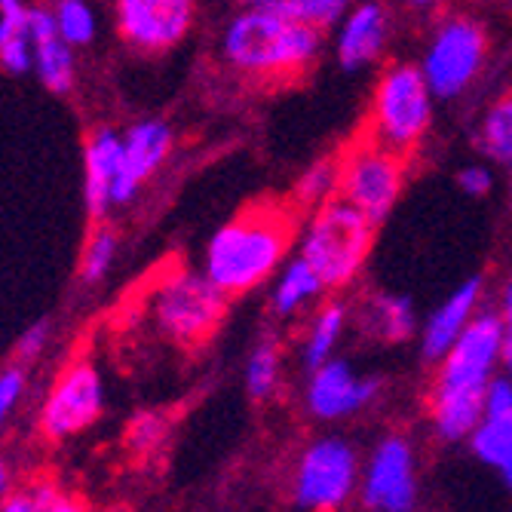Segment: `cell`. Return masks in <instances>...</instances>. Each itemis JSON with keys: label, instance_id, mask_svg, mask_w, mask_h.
<instances>
[{"label": "cell", "instance_id": "obj_14", "mask_svg": "<svg viewBox=\"0 0 512 512\" xmlns=\"http://www.w3.org/2000/svg\"><path fill=\"white\" fill-rule=\"evenodd\" d=\"M172 148V132L163 120H142L123 135V163L114 188V203H129L135 191L160 169Z\"/></svg>", "mask_w": 512, "mask_h": 512}, {"label": "cell", "instance_id": "obj_40", "mask_svg": "<svg viewBox=\"0 0 512 512\" xmlns=\"http://www.w3.org/2000/svg\"><path fill=\"white\" fill-rule=\"evenodd\" d=\"M411 4H414V7H433L436 0H411Z\"/></svg>", "mask_w": 512, "mask_h": 512}, {"label": "cell", "instance_id": "obj_6", "mask_svg": "<svg viewBox=\"0 0 512 512\" xmlns=\"http://www.w3.org/2000/svg\"><path fill=\"white\" fill-rule=\"evenodd\" d=\"M359 482L362 467L356 448L341 436H322L301 451L292 494L304 512H338L356 494Z\"/></svg>", "mask_w": 512, "mask_h": 512}, {"label": "cell", "instance_id": "obj_29", "mask_svg": "<svg viewBox=\"0 0 512 512\" xmlns=\"http://www.w3.org/2000/svg\"><path fill=\"white\" fill-rule=\"evenodd\" d=\"M114 255H117L114 230H108V227L96 230V237L89 240L86 255H83V279H86V283H96V279H102L108 273V267L114 264Z\"/></svg>", "mask_w": 512, "mask_h": 512}, {"label": "cell", "instance_id": "obj_31", "mask_svg": "<svg viewBox=\"0 0 512 512\" xmlns=\"http://www.w3.org/2000/svg\"><path fill=\"white\" fill-rule=\"evenodd\" d=\"M22 390H25V371L22 368H7L4 375H0V424L7 421V414L19 402Z\"/></svg>", "mask_w": 512, "mask_h": 512}, {"label": "cell", "instance_id": "obj_10", "mask_svg": "<svg viewBox=\"0 0 512 512\" xmlns=\"http://www.w3.org/2000/svg\"><path fill=\"white\" fill-rule=\"evenodd\" d=\"M359 497L368 512H414L417 506V457L405 436H384L371 448Z\"/></svg>", "mask_w": 512, "mask_h": 512}, {"label": "cell", "instance_id": "obj_3", "mask_svg": "<svg viewBox=\"0 0 512 512\" xmlns=\"http://www.w3.org/2000/svg\"><path fill=\"white\" fill-rule=\"evenodd\" d=\"M375 227L353 203L332 197L316 206L301 237V255L322 276L325 289L350 286L368 261Z\"/></svg>", "mask_w": 512, "mask_h": 512}, {"label": "cell", "instance_id": "obj_21", "mask_svg": "<svg viewBox=\"0 0 512 512\" xmlns=\"http://www.w3.org/2000/svg\"><path fill=\"white\" fill-rule=\"evenodd\" d=\"M414 307L405 295H375L365 307L362 325L371 338L402 344L414 335Z\"/></svg>", "mask_w": 512, "mask_h": 512}, {"label": "cell", "instance_id": "obj_34", "mask_svg": "<svg viewBox=\"0 0 512 512\" xmlns=\"http://www.w3.org/2000/svg\"><path fill=\"white\" fill-rule=\"evenodd\" d=\"M46 338H50V325H46V322L31 325V329L19 338V347H16L19 359H34L46 347Z\"/></svg>", "mask_w": 512, "mask_h": 512}, {"label": "cell", "instance_id": "obj_23", "mask_svg": "<svg viewBox=\"0 0 512 512\" xmlns=\"http://www.w3.org/2000/svg\"><path fill=\"white\" fill-rule=\"evenodd\" d=\"M344 325H347V307L332 301V304H322L319 313L313 316L310 322V332L304 338V365L307 371L319 368L322 362H329L332 359V350L344 332Z\"/></svg>", "mask_w": 512, "mask_h": 512}, {"label": "cell", "instance_id": "obj_38", "mask_svg": "<svg viewBox=\"0 0 512 512\" xmlns=\"http://www.w3.org/2000/svg\"><path fill=\"white\" fill-rule=\"evenodd\" d=\"M503 371L512 378V329H506V344H503Z\"/></svg>", "mask_w": 512, "mask_h": 512}, {"label": "cell", "instance_id": "obj_22", "mask_svg": "<svg viewBox=\"0 0 512 512\" xmlns=\"http://www.w3.org/2000/svg\"><path fill=\"white\" fill-rule=\"evenodd\" d=\"M470 448L512 491V421H494V417H485V421L476 427V433L470 436Z\"/></svg>", "mask_w": 512, "mask_h": 512}, {"label": "cell", "instance_id": "obj_26", "mask_svg": "<svg viewBox=\"0 0 512 512\" xmlns=\"http://www.w3.org/2000/svg\"><path fill=\"white\" fill-rule=\"evenodd\" d=\"M335 191H338V154L329 157V160H319L316 166H310L307 175H301L292 200L301 209H310V206H322L325 200H332Z\"/></svg>", "mask_w": 512, "mask_h": 512}, {"label": "cell", "instance_id": "obj_4", "mask_svg": "<svg viewBox=\"0 0 512 512\" xmlns=\"http://www.w3.org/2000/svg\"><path fill=\"white\" fill-rule=\"evenodd\" d=\"M433 99L436 96L424 71L408 62H396L381 74L375 86L365 132L387 151L408 160L430 129Z\"/></svg>", "mask_w": 512, "mask_h": 512}, {"label": "cell", "instance_id": "obj_2", "mask_svg": "<svg viewBox=\"0 0 512 512\" xmlns=\"http://www.w3.org/2000/svg\"><path fill=\"white\" fill-rule=\"evenodd\" d=\"M221 53L249 77L292 80L316 62L319 28L286 16L270 0H264V4H252L237 19H230Z\"/></svg>", "mask_w": 512, "mask_h": 512}, {"label": "cell", "instance_id": "obj_7", "mask_svg": "<svg viewBox=\"0 0 512 512\" xmlns=\"http://www.w3.org/2000/svg\"><path fill=\"white\" fill-rule=\"evenodd\" d=\"M503 344H506V322L500 310H479L473 322L463 329L454 347L439 362V375L430 393L445 396H479L494 378V371L503 365Z\"/></svg>", "mask_w": 512, "mask_h": 512}, {"label": "cell", "instance_id": "obj_12", "mask_svg": "<svg viewBox=\"0 0 512 512\" xmlns=\"http://www.w3.org/2000/svg\"><path fill=\"white\" fill-rule=\"evenodd\" d=\"M194 25V0H117V28L135 50H172Z\"/></svg>", "mask_w": 512, "mask_h": 512}, {"label": "cell", "instance_id": "obj_18", "mask_svg": "<svg viewBox=\"0 0 512 512\" xmlns=\"http://www.w3.org/2000/svg\"><path fill=\"white\" fill-rule=\"evenodd\" d=\"M31 53H34V68L43 80L46 89L53 92H68L74 83V56L71 43L62 37L56 16L50 13H31Z\"/></svg>", "mask_w": 512, "mask_h": 512}, {"label": "cell", "instance_id": "obj_39", "mask_svg": "<svg viewBox=\"0 0 512 512\" xmlns=\"http://www.w3.org/2000/svg\"><path fill=\"white\" fill-rule=\"evenodd\" d=\"M7 494H10V470H7V463L0 460V503H4Z\"/></svg>", "mask_w": 512, "mask_h": 512}, {"label": "cell", "instance_id": "obj_9", "mask_svg": "<svg viewBox=\"0 0 512 512\" xmlns=\"http://www.w3.org/2000/svg\"><path fill=\"white\" fill-rule=\"evenodd\" d=\"M488 56V34L470 16L445 19L424 53L421 71L436 99H454L467 89Z\"/></svg>", "mask_w": 512, "mask_h": 512}, {"label": "cell", "instance_id": "obj_17", "mask_svg": "<svg viewBox=\"0 0 512 512\" xmlns=\"http://www.w3.org/2000/svg\"><path fill=\"white\" fill-rule=\"evenodd\" d=\"M123 163V138L102 129L86 145V209L92 218H102L114 203V188Z\"/></svg>", "mask_w": 512, "mask_h": 512}, {"label": "cell", "instance_id": "obj_30", "mask_svg": "<svg viewBox=\"0 0 512 512\" xmlns=\"http://www.w3.org/2000/svg\"><path fill=\"white\" fill-rule=\"evenodd\" d=\"M485 417L494 421H512V378H491L485 390Z\"/></svg>", "mask_w": 512, "mask_h": 512}, {"label": "cell", "instance_id": "obj_27", "mask_svg": "<svg viewBox=\"0 0 512 512\" xmlns=\"http://www.w3.org/2000/svg\"><path fill=\"white\" fill-rule=\"evenodd\" d=\"M270 4L276 10H283L286 16L310 22L316 28L338 22L350 10V0H270Z\"/></svg>", "mask_w": 512, "mask_h": 512}, {"label": "cell", "instance_id": "obj_24", "mask_svg": "<svg viewBox=\"0 0 512 512\" xmlns=\"http://www.w3.org/2000/svg\"><path fill=\"white\" fill-rule=\"evenodd\" d=\"M279 371H283V356H279L276 341H261L249 362H246V390L252 399H270L279 387Z\"/></svg>", "mask_w": 512, "mask_h": 512}, {"label": "cell", "instance_id": "obj_20", "mask_svg": "<svg viewBox=\"0 0 512 512\" xmlns=\"http://www.w3.org/2000/svg\"><path fill=\"white\" fill-rule=\"evenodd\" d=\"M322 292H325L322 276L310 267V261L304 255H298V258L283 264V273H279V279H276L273 313L276 316H295L304 304H310Z\"/></svg>", "mask_w": 512, "mask_h": 512}, {"label": "cell", "instance_id": "obj_16", "mask_svg": "<svg viewBox=\"0 0 512 512\" xmlns=\"http://www.w3.org/2000/svg\"><path fill=\"white\" fill-rule=\"evenodd\" d=\"M387 10L378 0H365L344 16L341 37H338V62L347 71H359L371 65L387 43Z\"/></svg>", "mask_w": 512, "mask_h": 512}, {"label": "cell", "instance_id": "obj_32", "mask_svg": "<svg viewBox=\"0 0 512 512\" xmlns=\"http://www.w3.org/2000/svg\"><path fill=\"white\" fill-rule=\"evenodd\" d=\"M457 184H460V191L463 194H470V197H485L491 194L494 188V175L488 166H463L457 172Z\"/></svg>", "mask_w": 512, "mask_h": 512}, {"label": "cell", "instance_id": "obj_35", "mask_svg": "<svg viewBox=\"0 0 512 512\" xmlns=\"http://www.w3.org/2000/svg\"><path fill=\"white\" fill-rule=\"evenodd\" d=\"M0 512H46V509L34 497V491H22V494H7L4 503H0Z\"/></svg>", "mask_w": 512, "mask_h": 512}, {"label": "cell", "instance_id": "obj_37", "mask_svg": "<svg viewBox=\"0 0 512 512\" xmlns=\"http://www.w3.org/2000/svg\"><path fill=\"white\" fill-rule=\"evenodd\" d=\"M46 512H83V506L77 503V500H71V497H56L50 506H46Z\"/></svg>", "mask_w": 512, "mask_h": 512}, {"label": "cell", "instance_id": "obj_8", "mask_svg": "<svg viewBox=\"0 0 512 512\" xmlns=\"http://www.w3.org/2000/svg\"><path fill=\"white\" fill-rule=\"evenodd\" d=\"M227 298L230 295H224L206 273H175L157 292L154 313L172 341L197 347L218 332L227 313Z\"/></svg>", "mask_w": 512, "mask_h": 512}, {"label": "cell", "instance_id": "obj_5", "mask_svg": "<svg viewBox=\"0 0 512 512\" xmlns=\"http://www.w3.org/2000/svg\"><path fill=\"white\" fill-rule=\"evenodd\" d=\"M408 160L378 145L365 129L338 154L335 197L353 203L371 224H384L405 188Z\"/></svg>", "mask_w": 512, "mask_h": 512}, {"label": "cell", "instance_id": "obj_41", "mask_svg": "<svg viewBox=\"0 0 512 512\" xmlns=\"http://www.w3.org/2000/svg\"><path fill=\"white\" fill-rule=\"evenodd\" d=\"M255 4H264V0H255ZM249 7H252V4H249Z\"/></svg>", "mask_w": 512, "mask_h": 512}, {"label": "cell", "instance_id": "obj_28", "mask_svg": "<svg viewBox=\"0 0 512 512\" xmlns=\"http://www.w3.org/2000/svg\"><path fill=\"white\" fill-rule=\"evenodd\" d=\"M56 25L71 46H83L96 37V16L89 13L83 0H62L56 10Z\"/></svg>", "mask_w": 512, "mask_h": 512}, {"label": "cell", "instance_id": "obj_15", "mask_svg": "<svg viewBox=\"0 0 512 512\" xmlns=\"http://www.w3.org/2000/svg\"><path fill=\"white\" fill-rule=\"evenodd\" d=\"M479 301H482V279L470 276L467 283H460L427 319L424 335H421V356L433 365H439L445 359V353L454 347V341L463 335V329L473 322V316L479 313Z\"/></svg>", "mask_w": 512, "mask_h": 512}, {"label": "cell", "instance_id": "obj_11", "mask_svg": "<svg viewBox=\"0 0 512 512\" xmlns=\"http://www.w3.org/2000/svg\"><path fill=\"white\" fill-rule=\"evenodd\" d=\"M105 405V387L96 365L80 362L68 368L53 387L50 399L43 405L40 427L50 439H68L80 430H86Z\"/></svg>", "mask_w": 512, "mask_h": 512}, {"label": "cell", "instance_id": "obj_36", "mask_svg": "<svg viewBox=\"0 0 512 512\" xmlns=\"http://www.w3.org/2000/svg\"><path fill=\"white\" fill-rule=\"evenodd\" d=\"M500 316L506 322V329H512V273L506 276V283L500 289Z\"/></svg>", "mask_w": 512, "mask_h": 512}, {"label": "cell", "instance_id": "obj_1", "mask_svg": "<svg viewBox=\"0 0 512 512\" xmlns=\"http://www.w3.org/2000/svg\"><path fill=\"white\" fill-rule=\"evenodd\" d=\"M295 200H261L230 218L206 249V276L224 295H246L286 264L298 237Z\"/></svg>", "mask_w": 512, "mask_h": 512}, {"label": "cell", "instance_id": "obj_19", "mask_svg": "<svg viewBox=\"0 0 512 512\" xmlns=\"http://www.w3.org/2000/svg\"><path fill=\"white\" fill-rule=\"evenodd\" d=\"M0 65L13 74L34 65L31 13L22 7V0H0Z\"/></svg>", "mask_w": 512, "mask_h": 512}, {"label": "cell", "instance_id": "obj_25", "mask_svg": "<svg viewBox=\"0 0 512 512\" xmlns=\"http://www.w3.org/2000/svg\"><path fill=\"white\" fill-rule=\"evenodd\" d=\"M479 145L494 163H512V96H503L482 120Z\"/></svg>", "mask_w": 512, "mask_h": 512}, {"label": "cell", "instance_id": "obj_13", "mask_svg": "<svg viewBox=\"0 0 512 512\" xmlns=\"http://www.w3.org/2000/svg\"><path fill=\"white\" fill-rule=\"evenodd\" d=\"M378 393L381 378H359L350 362L329 359L310 371L304 402L316 421H341L375 402Z\"/></svg>", "mask_w": 512, "mask_h": 512}, {"label": "cell", "instance_id": "obj_33", "mask_svg": "<svg viewBox=\"0 0 512 512\" xmlns=\"http://www.w3.org/2000/svg\"><path fill=\"white\" fill-rule=\"evenodd\" d=\"M163 436V421L154 414H142V417H135V424H132V433H129V442L135 448H154Z\"/></svg>", "mask_w": 512, "mask_h": 512}]
</instances>
